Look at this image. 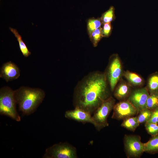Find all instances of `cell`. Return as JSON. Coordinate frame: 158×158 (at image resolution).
<instances>
[{"instance_id": "obj_7", "label": "cell", "mask_w": 158, "mask_h": 158, "mask_svg": "<svg viewBox=\"0 0 158 158\" xmlns=\"http://www.w3.org/2000/svg\"><path fill=\"white\" fill-rule=\"evenodd\" d=\"M123 144L127 158H140L145 152V143L141 141V137L139 135H125Z\"/></svg>"}, {"instance_id": "obj_13", "label": "cell", "mask_w": 158, "mask_h": 158, "mask_svg": "<svg viewBox=\"0 0 158 158\" xmlns=\"http://www.w3.org/2000/svg\"><path fill=\"white\" fill-rule=\"evenodd\" d=\"M123 76L126 81L132 86L140 87L143 85L144 79L138 74L128 70L123 71Z\"/></svg>"}, {"instance_id": "obj_11", "label": "cell", "mask_w": 158, "mask_h": 158, "mask_svg": "<svg viewBox=\"0 0 158 158\" xmlns=\"http://www.w3.org/2000/svg\"><path fill=\"white\" fill-rule=\"evenodd\" d=\"M20 75L19 68L11 61L4 63L1 68L0 77L7 82L18 78Z\"/></svg>"}, {"instance_id": "obj_23", "label": "cell", "mask_w": 158, "mask_h": 158, "mask_svg": "<svg viewBox=\"0 0 158 158\" xmlns=\"http://www.w3.org/2000/svg\"><path fill=\"white\" fill-rule=\"evenodd\" d=\"M145 126L147 133L152 136L158 135V125L157 124L145 123Z\"/></svg>"}, {"instance_id": "obj_24", "label": "cell", "mask_w": 158, "mask_h": 158, "mask_svg": "<svg viewBox=\"0 0 158 158\" xmlns=\"http://www.w3.org/2000/svg\"><path fill=\"white\" fill-rule=\"evenodd\" d=\"M112 29V28L111 23H108L103 24L102 30L103 37H109L111 34Z\"/></svg>"}, {"instance_id": "obj_9", "label": "cell", "mask_w": 158, "mask_h": 158, "mask_svg": "<svg viewBox=\"0 0 158 158\" xmlns=\"http://www.w3.org/2000/svg\"><path fill=\"white\" fill-rule=\"evenodd\" d=\"M149 95L146 87L133 90L127 99L136 109L138 113L146 108L147 102Z\"/></svg>"}, {"instance_id": "obj_5", "label": "cell", "mask_w": 158, "mask_h": 158, "mask_svg": "<svg viewBox=\"0 0 158 158\" xmlns=\"http://www.w3.org/2000/svg\"><path fill=\"white\" fill-rule=\"evenodd\" d=\"M115 103V100L111 96L104 101L93 114L94 126L98 130L109 126L108 118Z\"/></svg>"}, {"instance_id": "obj_14", "label": "cell", "mask_w": 158, "mask_h": 158, "mask_svg": "<svg viewBox=\"0 0 158 158\" xmlns=\"http://www.w3.org/2000/svg\"><path fill=\"white\" fill-rule=\"evenodd\" d=\"M145 152L154 154L158 153V135L153 136L145 143Z\"/></svg>"}, {"instance_id": "obj_3", "label": "cell", "mask_w": 158, "mask_h": 158, "mask_svg": "<svg viewBox=\"0 0 158 158\" xmlns=\"http://www.w3.org/2000/svg\"><path fill=\"white\" fill-rule=\"evenodd\" d=\"M17 104L15 90L5 86L0 90V113L8 116L17 121H20V117L16 109Z\"/></svg>"}, {"instance_id": "obj_20", "label": "cell", "mask_w": 158, "mask_h": 158, "mask_svg": "<svg viewBox=\"0 0 158 158\" xmlns=\"http://www.w3.org/2000/svg\"><path fill=\"white\" fill-rule=\"evenodd\" d=\"M153 111L146 108L139 112L137 117L139 123H145L147 122L150 118Z\"/></svg>"}, {"instance_id": "obj_10", "label": "cell", "mask_w": 158, "mask_h": 158, "mask_svg": "<svg viewBox=\"0 0 158 158\" xmlns=\"http://www.w3.org/2000/svg\"><path fill=\"white\" fill-rule=\"evenodd\" d=\"M64 116L68 119L84 124L90 123L94 126L95 124L92 114L79 108L75 107L73 110L67 111L65 112Z\"/></svg>"}, {"instance_id": "obj_25", "label": "cell", "mask_w": 158, "mask_h": 158, "mask_svg": "<svg viewBox=\"0 0 158 158\" xmlns=\"http://www.w3.org/2000/svg\"><path fill=\"white\" fill-rule=\"evenodd\" d=\"M146 123L158 124V107L153 111L150 118Z\"/></svg>"}, {"instance_id": "obj_22", "label": "cell", "mask_w": 158, "mask_h": 158, "mask_svg": "<svg viewBox=\"0 0 158 158\" xmlns=\"http://www.w3.org/2000/svg\"><path fill=\"white\" fill-rule=\"evenodd\" d=\"M101 27L94 31L89 36L90 41L94 47H96L98 42L103 37Z\"/></svg>"}, {"instance_id": "obj_15", "label": "cell", "mask_w": 158, "mask_h": 158, "mask_svg": "<svg viewBox=\"0 0 158 158\" xmlns=\"http://www.w3.org/2000/svg\"><path fill=\"white\" fill-rule=\"evenodd\" d=\"M149 93L158 92V72H155L148 77L146 87Z\"/></svg>"}, {"instance_id": "obj_21", "label": "cell", "mask_w": 158, "mask_h": 158, "mask_svg": "<svg viewBox=\"0 0 158 158\" xmlns=\"http://www.w3.org/2000/svg\"><path fill=\"white\" fill-rule=\"evenodd\" d=\"M100 18L103 24L111 23L114 20L115 18L114 7L111 6L108 10L102 14Z\"/></svg>"}, {"instance_id": "obj_19", "label": "cell", "mask_w": 158, "mask_h": 158, "mask_svg": "<svg viewBox=\"0 0 158 158\" xmlns=\"http://www.w3.org/2000/svg\"><path fill=\"white\" fill-rule=\"evenodd\" d=\"M158 107V92L149 93L147 99L146 108L153 111Z\"/></svg>"}, {"instance_id": "obj_4", "label": "cell", "mask_w": 158, "mask_h": 158, "mask_svg": "<svg viewBox=\"0 0 158 158\" xmlns=\"http://www.w3.org/2000/svg\"><path fill=\"white\" fill-rule=\"evenodd\" d=\"M123 71L119 56L117 54H112L109 58L108 65L104 73L112 92L122 78Z\"/></svg>"}, {"instance_id": "obj_18", "label": "cell", "mask_w": 158, "mask_h": 158, "mask_svg": "<svg viewBox=\"0 0 158 158\" xmlns=\"http://www.w3.org/2000/svg\"><path fill=\"white\" fill-rule=\"evenodd\" d=\"M103 24L101 18H90L87 22V30L90 36L91 33L96 29L101 27Z\"/></svg>"}, {"instance_id": "obj_2", "label": "cell", "mask_w": 158, "mask_h": 158, "mask_svg": "<svg viewBox=\"0 0 158 158\" xmlns=\"http://www.w3.org/2000/svg\"><path fill=\"white\" fill-rule=\"evenodd\" d=\"M45 95L42 90L22 86L15 90V96L19 110L26 115L36 110L43 101Z\"/></svg>"}, {"instance_id": "obj_16", "label": "cell", "mask_w": 158, "mask_h": 158, "mask_svg": "<svg viewBox=\"0 0 158 158\" xmlns=\"http://www.w3.org/2000/svg\"><path fill=\"white\" fill-rule=\"evenodd\" d=\"M9 29L16 38L18 42L20 50L23 56L25 57H28L31 54V53L23 40L20 35L16 29L11 27H9Z\"/></svg>"}, {"instance_id": "obj_1", "label": "cell", "mask_w": 158, "mask_h": 158, "mask_svg": "<svg viewBox=\"0 0 158 158\" xmlns=\"http://www.w3.org/2000/svg\"><path fill=\"white\" fill-rule=\"evenodd\" d=\"M104 73L95 71L85 77L75 88L73 104L92 114L97 108L111 95Z\"/></svg>"}, {"instance_id": "obj_6", "label": "cell", "mask_w": 158, "mask_h": 158, "mask_svg": "<svg viewBox=\"0 0 158 158\" xmlns=\"http://www.w3.org/2000/svg\"><path fill=\"white\" fill-rule=\"evenodd\" d=\"M45 158H77L75 147L67 142L55 144L47 148L43 156Z\"/></svg>"}, {"instance_id": "obj_17", "label": "cell", "mask_w": 158, "mask_h": 158, "mask_svg": "<svg viewBox=\"0 0 158 158\" xmlns=\"http://www.w3.org/2000/svg\"><path fill=\"white\" fill-rule=\"evenodd\" d=\"M140 124L137 116H134L123 120L121 126L128 130L134 132Z\"/></svg>"}, {"instance_id": "obj_12", "label": "cell", "mask_w": 158, "mask_h": 158, "mask_svg": "<svg viewBox=\"0 0 158 158\" xmlns=\"http://www.w3.org/2000/svg\"><path fill=\"white\" fill-rule=\"evenodd\" d=\"M132 87L122 78L113 92L114 96L120 101L127 99L133 90Z\"/></svg>"}, {"instance_id": "obj_8", "label": "cell", "mask_w": 158, "mask_h": 158, "mask_svg": "<svg viewBox=\"0 0 158 158\" xmlns=\"http://www.w3.org/2000/svg\"><path fill=\"white\" fill-rule=\"evenodd\" d=\"M112 118L124 120L138 115L136 109L127 99L121 101L115 104L113 109Z\"/></svg>"}]
</instances>
